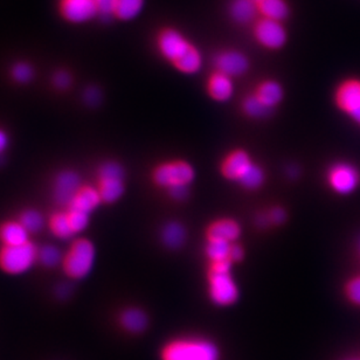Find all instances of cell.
Here are the masks:
<instances>
[{
    "label": "cell",
    "mask_w": 360,
    "mask_h": 360,
    "mask_svg": "<svg viewBox=\"0 0 360 360\" xmlns=\"http://www.w3.org/2000/svg\"><path fill=\"white\" fill-rule=\"evenodd\" d=\"M222 177L232 183L239 184L243 190L257 191L266 183V172L255 163L247 150H231L220 163Z\"/></svg>",
    "instance_id": "1"
},
{
    "label": "cell",
    "mask_w": 360,
    "mask_h": 360,
    "mask_svg": "<svg viewBox=\"0 0 360 360\" xmlns=\"http://www.w3.org/2000/svg\"><path fill=\"white\" fill-rule=\"evenodd\" d=\"M232 261L210 262L207 274L208 298L219 308H229L239 301L240 289L233 276Z\"/></svg>",
    "instance_id": "2"
},
{
    "label": "cell",
    "mask_w": 360,
    "mask_h": 360,
    "mask_svg": "<svg viewBox=\"0 0 360 360\" xmlns=\"http://www.w3.org/2000/svg\"><path fill=\"white\" fill-rule=\"evenodd\" d=\"M97 250L95 243L86 236H75L63 252L61 269L72 281H82L93 273L96 264Z\"/></svg>",
    "instance_id": "3"
},
{
    "label": "cell",
    "mask_w": 360,
    "mask_h": 360,
    "mask_svg": "<svg viewBox=\"0 0 360 360\" xmlns=\"http://www.w3.org/2000/svg\"><path fill=\"white\" fill-rule=\"evenodd\" d=\"M160 360H220L217 343L204 337H181L164 344Z\"/></svg>",
    "instance_id": "4"
},
{
    "label": "cell",
    "mask_w": 360,
    "mask_h": 360,
    "mask_svg": "<svg viewBox=\"0 0 360 360\" xmlns=\"http://www.w3.org/2000/svg\"><path fill=\"white\" fill-rule=\"evenodd\" d=\"M127 172L123 165L116 160H105L96 171V187L102 202L114 205L124 197Z\"/></svg>",
    "instance_id": "5"
},
{
    "label": "cell",
    "mask_w": 360,
    "mask_h": 360,
    "mask_svg": "<svg viewBox=\"0 0 360 360\" xmlns=\"http://www.w3.org/2000/svg\"><path fill=\"white\" fill-rule=\"evenodd\" d=\"M38 250L32 240L17 246L0 245V270L11 276L27 274L38 264Z\"/></svg>",
    "instance_id": "6"
},
{
    "label": "cell",
    "mask_w": 360,
    "mask_h": 360,
    "mask_svg": "<svg viewBox=\"0 0 360 360\" xmlns=\"http://www.w3.org/2000/svg\"><path fill=\"white\" fill-rule=\"evenodd\" d=\"M195 179L193 165L187 160H165L151 171V180L160 188L169 190L176 186H191Z\"/></svg>",
    "instance_id": "7"
},
{
    "label": "cell",
    "mask_w": 360,
    "mask_h": 360,
    "mask_svg": "<svg viewBox=\"0 0 360 360\" xmlns=\"http://www.w3.org/2000/svg\"><path fill=\"white\" fill-rule=\"evenodd\" d=\"M84 185L82 178L77 171L73 169L60 170L53 177L51 184V195L54 204L60 208H67L70 201L73 200L74 195Z\"/></svg>",
    "instance_id": "8"
},
{
    "label": "cell",
    "mask_w": 360,
    "mask_h": 360,
    "mask_svg": "<svg viewBox=\"0 0 360 360\" xmlns=\"http://www.w3.org/2000/svg\"><path fill=\"white\" fill-rule=\"evenodd\" d=\"M326 181L335 193L347 195L357 190L360 184V172L350 163L333 164L326 172Z\"/></svg>",
    "instance_id": "9"
},
{
    "label": "cell",
    "mask_w": 360,
    "mask_h": 360,
    "mask_svg": "<svg viewBox=\"0 0 360 360\" xmlns=\"http://www.w3.org/2000/svg\"><path fill=\"white\" fill-rule=\"evenodd\" d=\"M157 47L160 56L174 66L193 49L194 45L177 30L165 28L157 38Z\"/></svg>",
    "instance_id": "10"
},
{
    "label": "cell",
    "mask_w": 360,
    "mask_h": 360,
    "mask_svg": "<svg viewBox=\"0 0 360 360\" xmlns=\"http://www.w3.org/2000/svg\"><path fill=\"white\" fill-rule=\"evenodd\" d=\"M254 37L264 49L277 51L287 44L288 34L282 21L264 18L254 27Z\"/></svg>",
    "instance_id": "11"
},
{
    "label": "cell",
    "mask_w": 360,
    "mask_h": 360,
    "mask_svg": "<svg viewBox=\"0 0 360 360\" xmlns=\"http://www.w3.org/2000/svg\"><path fill=\"white\" fill-rule=\"evenodd\" d=\"M215 70L226 74L229 77H240L250 70V60L239 51H222L214 58Z\"/></svg>",
    "instance_id": "12"
},
{
    "label": "cell",
    "mask_w": 360,
    "mask_h": 360,
    "mask_svg": "<svg viewBox=\"0 0 360 360\" xmlns=\"http://www.w3.org/2000/svg\"><path fill=\"white\" fill-rule=\"evenodd\" d=\"M60 13L67 21L81 24L94 19L98 12L95 0H61Z\"/></svg>",
    "instance_id": "13"
},
{
    "label": "cell",
    "mask_w": 360,
    "mask_h": 360,
    "mask_svg": "<svg viewBox=\"0 0 360 360\" xmlns=\"http://www.w3.org/2000/svg\"><path fill=\"white\" fill-rule=\"evenodd\" d=\"M337 107L352 116L360 108V81L356 79L344 81L335 94Z\"/></svg>",
    "instance_id": "14"
},
{
    "label": "cell",
    "mask_w": 360,
    "mask_h": 360,
    "mask_svg": "<svg viewBox=\"0 0 360 360\" xmlns=\"http://www.w3.org/2000/svg\"><path fill=\"white\" fill-rule=\"evenodd\" d=\"M206 239L224 240L229 243H238L243 234V227L236 219L219 218L208 224L205 231Z\"/></svg>",
    "instance_id": "15"
},
{
    "label": "cell",
    "mask_w": 360,
    "mask_h": 360,
    "mask_svg": "<svg viewBox=\"0 0 360 360\" xmlns=\"http://www.w3.org/2000/svg\"><path fill=\"white\" fill-rule=\"evenodd\" d=\"M149 316L139 307H128L118 315V324L125 333L141 335L149 328Z\"/></svg>",
    "instance_id": "16"
},
{
    "label": "cell",
    "mask_w": 360,
    "mask_h": 360,
    "mask_svg": "<svg viewBox=\"0 0 360 360\" xmlns=\"http://www.w3.org/2000/svg\"><path fill=\"white\" fill-rule=\"evenodd\" d=\"M206 90L212 100L224 103L232 98L236 89H234L232 77L215 70L214 73H212L207 79Z\"/></svg>",
    "instance_id": "17"
},
{
    "label": "cell",
    "mask_w": 360,
    "mask_h": 360,
    "mask_svg": "<svg viewBox=\"0 0 360 360\" xmlns=\"http://www.w3.org/2000/svg\"><path fill=\"white\" fill-rule=\"evenodd\" d=\"M31 234L27 232L18 219H6L0 222V245L17 246L31 241Z\"/></svg>",
    "instance_id": "18"
},
{
    "label": "cell",
    "mask_w": 360,
    "mask_h": 360,
    "mask_svg": "<svg viewBox=\"0 0 360 360\" xmlns=\"http://www.w3.org/2000/svg\"><path fill=\"white\" fill-rule=\"evenodd\" d=\"M102 204L103 202H102L96 185L84 183V185L80 187V190L77 191V194L74 195L73 200L70 201V206L67 208L77 210V211L91 214Z\"/></svg>",
    "instance_id": "19"
},
{
    "label": "cell",
    "mask_w": 360,
    "mask_h": 360,
    "mask_svg": "<svg viewBox=\"0 0 360 360\" xmlns=\"http://www.w3.org/2000/svg\"><path fill=\"white\" fill-rule=\"evenodd\" d=\"M160 240L167 250H180L186 243V227L177 220L165 222L160 231Z\"/></svg>",
    "instance_id": "20"
},
{
    "label": "cell",
    "mask_w": 360,
    "mask_h": 360,
    "mask_svg": "<svg viewBox=\"0 0 360 360\" xmlns=\"http://www.w3.org/2000/svg\"><path fill=\"white\" fill-rule=\"evenodd\" d=\"M47 229L56 239L63 241H70L74 239L73 231L70 227V218L67 214L66 208H59L53 212L47 218Z\"/></svg>",
    "instance_id": "21"
},
{
    "label": "cell",
    "mask_w": 360,
    "mask_h": 360,
    "mask_svg": "<svg viewBox=\"0 0 360 360\" xmlns=\"http://www.w3.org/2000/svg\"><path fill=\"white\" fill-rule=\"evenodd\" d=\"M254 94L266 107L269 108L270 110H274L277 105H280L284 98V89L282 84L276 80H270V79L257 84Z\"/></svg>",
    "instance_id": "22"
},
{
    "label": "cell",
    "mask_w": 360,
    "mask_h": 360,
    "mask_svg": "<svg viewBox=\"0 0 360 360\" xmlns=\"http://www.w3.org/2000/svg\"><path fill=\"white\" fill-rule=\"evenodd\" d=\"M259 12L257 1L254 0H232L229 4V15L238 24H250Z\"/></svg>",
    "instance_id": "23"
},
{
    "label": "cell",
    "mask_w": 360,
    "mask_h": 360,
    "mask_svg": "<svg viewBox=\"0 0 360 360\" xmlns=\"http://www.w3.org/2000/svg\"><path fill=\"white\" fill-rule=\"evenodd\" d=\"M18 220L22 224L31 236H35L47 227V218L40 210L35 207H26L21 210Z\"/></svg>",
    "instance_id": "24"
},
{
    "label": "cell",
    "mask_w": 360,
    "mask_h": 360,
    "mask_svg": "<svg viewBox=\"0 0 360 360\" xmlns=\"http://www.w3.org/2000/svg\"><path fill=\"white\" fill-rule=\"evenodd\" d=\"M257 8L264 18L283 21L289 15V6L285 0H259Z\"/></svg>",
    "instance_id": "25"
},
{
    "label": "cell",
    "mask_w": 360,
    "mask_h": 360,
    "mask_svg": "<svg viewBox=\"0 0 360 360\" xmlns=\"http://www.w3.org/2000/svg\"><path fill=\"white\" fill-rule=\"evenodd\" d=\"M232 243L224 240L206 239L205 243V257L210 262H220L229 260ZM231 261V260H229Z\"/></svg>",
    "instance_id": "26"
},
{
    "label": "cell",
    "mask_w": 360,
    "mask_h": 360,
    "mask_svg": "<svg viewBox=\"0 0 360 360\" xmlns=\"http://www.w3.org/2000/svg\"><path fill=\"white\" fill-rule=\"evenodd\" d=\"M63 259V252L56 245L46 243V245L39 246L38 264H41L42 267L46 269L61 267Z\"/></svg>",
    "instance_id": "27"
},
{
    "label": "cell",
    "mask_w": 360,
    "mask_h": 360,
    "mask_svg": "<svg viewBox=\"0 0 360 360\" xmlns=\"http://www.w3.org/2000/svg\"><path fill=\"white\" fill-rule=\"evenodd\" d=\"M241 110L243 115H246L247 117L252 120H262L269 116L273 110H270L269 108L266 107L255 94L247 95L243 100L241 103Z\"/></svg>",
    "instance_id": "28"
},
{
    "label": "cell",
    "mask_w": 360,
    "mask_h": 360,
    "mask_svg": "<svg viewBox=\"0 0 360 360\" xmlns=\"http://www.w3.org/2000/svg\"><path fill=\"white\" fill-rule=\"evenodd\" d=\"M144 7V0H116L115 17L129 21L139 17Z\"/></svg>",
    "instance_id": "29"
},
{
    "label": "cell",
    "mask_w": 360,
    "mask_h": 360,
    "mask_svg": "<svg viewBox=\"0 0 360 360\" xmlns=\"http://www.w3.org/2000/svg\"><path fill=\"white\" fill-rule=\"evenodd\" d=\"M11 77L18 84H28L34 79V68L26 61H19L11 67Z\"/></svg>",
    "instance_id": "30"
},
{
    "label": "cell",
    "mask_w": 360,
    "mask_h": 360,
    "mask_svg": "<svg viewBox=\"0 0 360 360\" xmlns=\"http://www.w3.org/2000/svg\"><path fill=\"white\" fill-rule=\"evenodd\" d=\"M66 211L68 218H70V227H72L74 236H81L89 227L90 214L77 211V210H72V208H66Z\"/></svg>",
    "instance_id": "31"
},
{
    "label": "cell",
    "mask_w": 360,
    "mask_h": 360,
    "mask_svg": "<svg viewBox=\"0 0 360 360\" xmlns=\"http://www.w3.org/2000/svg\"><path fill=\"white\" fill-rule=\"evenodd\" d=\"M347 301L360 307V276H354L347 281L344 288Z\"/></svg>",
    "instance_id": "32"
},
{
    "label": "cell",
    "mask_w": 360,
    "mask_h": 360,
    "mask_svg": "<svg viewBox=\"0 0 360 360\" xmlns=\"http://www.w3.org/2000/svg\"><path fill=\"white\" fill-rule=\"evenodd\" d=\"M73 84V77L70 72L65 70H56V73L53 74L52 84L53 87L56 89L63 91V90L70 89Z\"/></svg>",
    "instance_id": "33"
},
{
    "label": "cell",
    "mask_w": 360,
    "mask_h": 360,
    "mask_svg": "<svg viewBox=\"0 0 360 360\" xmlns=\"http://www.w3.org/2000/svg\"><path fill=\"white\" fill-rule=\"evenodd\" d=\"M82 100L87 107L97 108L103 100V94L96 86H89L84 89V94H82Z\"/></svg>",
    "instance_id": "34"
},
{
    "label": "cell",
    "mask_w": 360,
    "mask_h": 360,
    "mask_svg": "<svg viewBox=\"0 0 360 360\" xmlns=\"http://www.w3.org/2000/svg\"><path fill=\"white\" fill-rule=\"evenodd\" d=\"M97 12L103 20H109L111 17H115L116 10V0H95Z\"/></svg>",
    "instance_id": "35"
},
{
    "label": "cell",
    "mask_w": 360,
    "mask_h": 360,
    "mask_svg": "<svg viewBox=\"0 0 360 360\" xmlns=\"http://www.w3.org/2000/svg\"><path fill=\"white\" fill-rule=\"evenodd\" d=\"M268 219H269L270 225L281 226L287 221V211L281 206H274L267 212Z\"/></svg>",
    "instance_id": "36"
},
{
    "label": "cell",
    "mask_w": 360,
    "mask_h": 360,
    "mask_svg": "<svg viewBox=\"0 0 360 360\" xmlns=\"http://www.w3.org/2000/svg\"><path fill=\"white\" fill-rule=\"evenodd\" d=\"M167 192L172 200L178 201V202L186 200L191 194L190 186L172 187V188H169Z\"/></svg>",
    "instance_id": "37"
},
{
    "label": "cell",
    "mask_w": 360,
    "mask_h": 360,
    "mask_svg": "<svg viewBox=\"0 0 360 360\" xmlns=\"http://www.w3.org/2000/svg\"><path fill=\"white\" fill-rule=\"evenodd\" d=\"M243 259H245V248L243 245L238 243H232L229 260L232 261L233 264H239Z\"/></svg>",
    "instance_id": "38"
},
{
    "label": "cell",
    "mask_w": 360,
    "mask_h": 360,
    "mask_svg": "<svg viewBox=\"0 0 360 360\" xmlns=\"http://www.w3.org/2000/svg\"><path fill=\"white\" fill-rule=\"evenodd\" d=\"M11 146V137L5 129L0 127V157L7 153Z\"/></svg>",
    "instance_id": "39"
},
{
    "label": "cell",
    "mask_w": 360,
    "mask_h": 360,
    "mask_svg": "<svg viewBox=\"0 0 360 360\" xmlns=\"http://www.w3.org/2000/svg\"><path fill=\"white\" fill-rule=\"evenodd\" d=\"M56 292L58 297L61 298V300H67L70 297V292H72L70 284H60Z\"/></svg>",
    "instance_id": "40"
},
{
    "label": "cell",
    "mask_w": 360,
    "mask_h": 360,
    "mask_svg": "<svg viewBox=\"0 0 360 360\" xmlns=\"http://www.w3.org/2000/svg\"><path fill=\"white\" fill-rule=\"evenodd\" d=\"M257 225L259 226V227H266V226L270 225L267 213H260V214L257 215Z\"/></svg>",
    "instance_id": "41"
},
{
    "label": "cell",
    "mask_w": 360,
    "mask_h": 360,
    "mask_svg": "<svg viewBox=\"0 0 360 360\" xmlns=\"http://www.w3.org/2000/svg\"><path fill=\"white\" fill-rule=\"evenodd\" d=\"M287 174L288 177L291 178V179H296L298 177V174H300V169L295 167V165H291V167L287 169Z\"/></svg>",
    "instance_id": "42"
},
{
    "label": "cell",
    "mask_w": 360,
    "mask_h": 360,
    "mask_svg": "<svg viewBox=\"0 0 360 360\" xmlns=\"http://www.w3.org/2000/svg\"><path fill=\"white\" fill-rule=\"evenodd\" d=\"M351 118L360 124V108L357 111H356V112H354V115H352V116H351Z\"/></svg>",
    "instance_id": "43"
},
{
    "label": "cell",
    "mask_w": 360,
    "mask_h": 360,
    "mask_svg": "<svg viewBox=\"0 0 360 360\" xmlns=\"http://www.w3.org/2000/svg\"><path fill=\"white\" fill-rule=\"evenodd\" d=\"M343 360H360V358H347V359Z\"/></svg>",
    "instance_id": "44"
},
{
    "label": "cell",
    "mask_w": 360,
    "mask_h": 360,
    "mask_svg": "<svg viewBox=\"0 0 360 360\" xmlns=\"http://www.w3.org/2000/svg\"><path fill=\"white\" fill-rule=\"evenodd\" d=\"M359 254H360V241H359Z\"/></svg>",
    "instance_id": "45"
},
{
    "label": "cell",
    "mask_w": 360,
    "mask_h": 360,
    "mask_svg": "<svg viewBox=\"0 0 360 360\" xmlns=\"http://www.w3.org/2000/svg\"><path fill=\"white\" fill-rule=\"evenodd\" d=\"M254 1H257H257H259V0H254Z\"/></svg>",
    "instance_id": "46"
}]
</instances>
